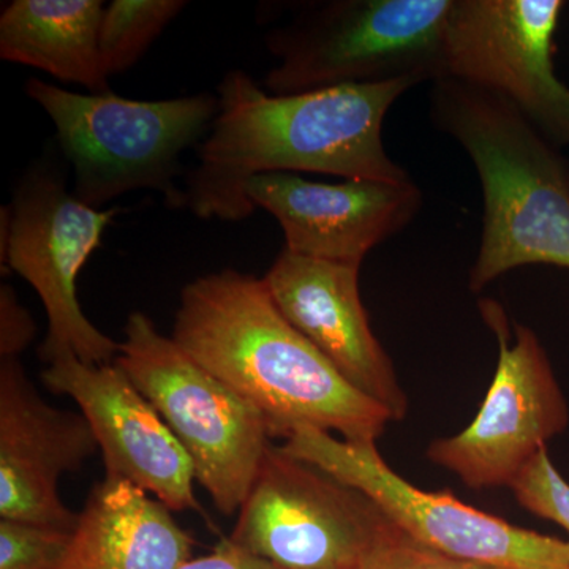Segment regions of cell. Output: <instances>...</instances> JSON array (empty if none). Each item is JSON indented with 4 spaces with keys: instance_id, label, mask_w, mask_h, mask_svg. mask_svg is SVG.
<instances>
[{
    "instance_id": "6da1fadb",
    "label": "cell",
    "mask_w": 569,
    "mask_h": 569,
    "mask_svg": "<svg viewBox=\"0 0 569 569\" xmlns=\"http://www.w3.org/2000/svg\"><path fill=\"white\" fill-rule=\"evenodd\" d=\"M410 80L350 84L274 96L244 70L217 88L219 111L187 176L183 208L200 219L242 222L254 212V176L323 173L361 181L408 182L385 149L383 122Z\"/></svg>"
},
{
    "instance_id": "7a4b0ae2",
    "label": "cell",
    "mask_w": 569,
    "mask_h": 569,
    "mask_svg": "<svg viewBox=\"0 0 569 569\" xmlns=\"http://www.w3.org/2000/svg\"><path fill=\"white\" fill-rule=\"evenodd\" d=\"M171 337L258 408L272 438L309 426L376 443L392 421L282 316L263 277L223 269L187 283Z\"/></svg>"
},
{
    "instance_id": "3957f363",
    "label": "cell",
    "mask_w": 569,
    "mask_h": 569,
    "mask_svg": "<svg viewBox=\"0 0 569 569\" xmlns=\"http://www.w3.org/2000/svg\"><path fill=\"white\" fill-rule=\"evenodd\" d=\"M430 116L466 149L485 200L471 291L527 264L569 269L568 162L503 97L456 80L433 82Z\"/></svg>"
},
{
    "instance_id": "277c9868",
    "label": "cell",
    "mask_w": 569,
    "mask_h": 569,
    "mask_svg": "<svg viewBox=\"0 0 569 569\" xmlns=\"http://www.w3.org/2000/svg\"><path fill=\"white\" fill-rule=\"evenodd\" d=\"M26 92L51 119L82 203L102 209L122 194L153 190L168 206L183 208L181 159L208 137L217 93L146 102L112 91L71 92L39 78H29Z\"/></svg>"
},
{
    "instance_id": "5b68a950",
    "label": "cell",
    "mask_w": 569,
    "mask_h": 569,
    "mask_svg": "<svg viewBox=\"0 0 569 569\" xmlns=\"http://www.w3.org/2000/svg\"><path fill=\"white\" fill-rule=\"evenodd\" d=\"M455 0H325L268 36L277 66L264 86L291 96L350 84L443 80Z\"/></svg>"
},
{
    "instance_id": "8992f818",
    "label": "cell",
    "mask_w": 569,
    "mask_h": 569,
    "mask_svg": "<svg viewBox=\"0 0 569 569\" xmlns=\"http://www.w3.org/2000/svg\"><path fill=\"white\" fill-rule=\"evenodd\" d=\"M116 365L156 408L223 516L238 515L271 447L258 408L193 361L151 318L132 312Z\"/></svg>"
},
{
    "instance_id": "52a82bcc",
    "label": "cell",
    "mask_w": 569,
    "mask_h": 569,
    "mask_svg": "<svg viewBox=\"0 0 569 569\" xmlns=\"http://www.w3.org/2000/svg\"><path fill=\"white\" fill-rule=\"evenodd\" d=\"M280 449L358 490L388 522L421 545L496 569H569V541L512 526L460 501L427 492L385 462L376 443L335 438L299 426Z\"/></svg>"
},
{
    "instance_id": "ba28073f",
    "label": "cell",
    "mask_w": 569,
    "mask_h": 569,
    "mask_svg": "<svg viewBox=\"0 0 569 569\" xmlns=\"http://www.w3.org/2000/svg\"><path fill=\"white\" fill-rule=\"evenodd\" d=\"M10 208L9 242L0 263L31 284L44 307L48 332L40 358L50 365L70 353L84 365H111L119 343L84 316L77 280L119 209L82 203L67 189L61 171L44 163L26 171Z\"/></svg>"
},
{
    "instance_id": "9c48e42d",
    "label": "cell",
    "mask_w": 569,
    "mask_h": 569,
    "mask_svg": "<svg viewBox=\"0 0 569 569\" xmlns=\"http://www.w3.org/2000/svg\"><path fill=\"white\" fill-rule=\"evenodd\" d=\"M498 342L496 376L477 418L458 436L427 448V459L475 490L509 488L546 443L568 427L569 410L537 335L509 323L503 307L479 302Z\"/></svg>"
},
{
    "instance_id": "30bf717a",
    "label": "cell",
    "mask_w": 569,
    "mask_h": 569,
    "mask_svg": "<svg viewBox=\"0 0 569 569\" xmlns=\"http://www.w3.org/2000/svg\"><path fill=\"white\" fill-rule=\"evenodd\" d=\"M385 522L361 492L271 445L228 539L277 569H362Z\"/></svg>"
},
{
    "instance_id": "8fae6325",
    "label": "cell",
    "mask_w": 569,
    "mask_h": 569,
    "mask_svg": "<svg viewBox=\"0 0 569 569\" xmlns=\"http://www.w3.org/2000/svg\"><path fill=\"white\" fill-rule=\"evenodd\" d=\"M565 7L563 0H455L445 39V78L503 97L556 148L569 144V88L553 66Z\"/></svg>"
},
{
    "instance_id": "7c38bea8",
    "label": "cell",
    "mask_w": 569,
    "mask_h": 569,
    "mask_svg": "<svg viewBox=\"0 0 569 569\" xmlns=\"http://www.w3.org/2000/svg\"><path fill=\"white\" fill-rule=\"evenodd\" d=\"M41 381L80 407L102 452L107 479L130 482L171 511L201 512L192 460L121 367L84 365L67 353L52 359Z\"/></svg>"
},
{
    "instance_id": "4fadbf2b",
    "label": "cell",
    "mask_w": 569,
    "mask_h": 569,
    "mask_svg": "<svg viewBox=\"0 0 569 569\" xmlns=\"http://www.w3.org/2000/svg\"><path fill=\"white\" fill-rule=\"evenodd\" d=\"M100 451L88 419L44 402L20 359L0 365V519L73 531L59 481Z\"/></svg>"
},
{
    "instance_id": "5bb4252c",
    "label": "cell",
    "mask_w": 569,
    "mask_h": 569,
    "mask_svg": "<svg viewBox=\"0 0 569 569\" xmlns=\"http://www.w3.org/2000/svg\"><path fill=\"white\" fill-rule=\"evenodd\" d=\"M254 208L276 217L291 253L362 264L366 254L402 231L422 206L413 181H307L298 174L254 176L247 186Z\"/></svg>"
},
{
    "instance_id": "9a60e30c",
    "label": "cell",
    "mask_w": 569,
    "mask_h": 569,
    "mask_svg": "<svg viewBox=\"0 0 569 569\" xmlns=\"http://www.w3.org/2000/svg\"><path fill=\"white\" fill-rule=\"evenodd\" d=\"M362 264L335 263L283 249L263 277L282 316L351 387L403 418L407 397L378 342L359 293Z\"/></svg>"
},
{
    "instance_id": "2e32d148",
    "label": "cell",
    "mask_w": 569,
    "mask_h": 569,
    "mask_svg": "<svg viewBox=\"0 0 569 569\" xmlns=\"http://www.w3.org/2000/svg\"><path fill=\"white\" fill-rule=\"evenodd\" d=\"M171 509L127 481L92 489L59 569H179L193 538Z\"/></svg>"
},
{
    "instance_id": "e0dca14e",
    "label": "cell",
    "mask_w": 569,
    "mask_h": 569,
    "mask_svg": "<svg viewBox=\"0 0 569 569\" xmlns=\"http://www.w3.org/2000/svg\"><path fill=\"white\" fill-rule=\"evenodd\" d=\"M103 10L102 0H13L0 14V59L111 92L100 58Z\"/></svg>"
},
{
    "instance_id": "ac0fdd59",
    "label": "cell",
    "mask_w": 569,
    "mask_h": 569,
    "mask_svg": "<svg viewBox=\"0 0 569 569\" xmlns=\"http://www.w3.org/2000/svg\"><path fill=\"white\" fill-rule=\"evenodd\" d=\"M189 3L186 0H112L100 24V58L108 77L140 61L153 41Z\"/></svg>"
},
{
    "instance_id": "d6986e66",
    "label": "cell",
    "mask_w": 569,
    "mask_h": 569,
    "mask_svg": "<svg viewBox=\"0 0 569 569\" xmlns=\"http://www.w3.org/2000/svg\"><path fill=\"white\" fill-rule=\"evenodd\" d=\"M73 531L0 519V569H59Z\"/></svg>"
},
{
    "instance_id": "ffe728a7",
    "label": "cell",
    "mask_w": 569,
    "mask_h": 569,
    "mask_svg": "<svg viewBox=\"0 0 569 569\" xmlns=\"http://www.w3.org/2000/svg\"><path fill=\"white\" fill-rule=\"evenodd\" d=\"M362 569H496L488 565L475 563L440 550L421 545L417 539L408 537L385 522L372 546L367 550Z\"/></svg>"
},
{
    "instance_id": "44dd1931",
    "label": "cell",
    "mask_w": 569,
    "mask_h": 569,
    "mask_svg": "<svg viewBox=\"0 0 569 569\" xmlns=\"http://www.w3.org/2000/svg\"><path fill=\"white\" fill-rule=\"evenodd\" d=\"M511 489L520 507L538 518L559 523L569 535V485L546 449L531 460Z\"/></svg>"
},
{
    "instance_id": "7402d4cb",
    "label": "cell",
    "mask_w": 569,
    "mask_h": 569,
    "mask_svg": "<svg viewBox=\"0 0 569 569\" xmlns=\"http://www.w3.org/2000/svg\"><path fill=\"white\" fill-rule=\"evenodd\" d=\"M37 336L31 312L21 305L10 284L0 287V356L18 359Z\"/></svg>"
},
{
    "instance_id": "603a6c76",
    "label": "cell",
    "mask_w": 569,
    "mask_h": 569,
    "mask_svg": "<svg viewBox=\"0 0 569 569\" xmlns=\"http://www.w3.org/2000/svg\"><path fill=\"white\" fill-rule=\"evenodd\" d=\"M179 569H277L274 565L246 552L230 539H223L209 556L190 559Z\"/></svg>"
},
{
    "instance_id": "cb8c5ba5",
    "label": "cell",
    "mask_w": 569,
    "mask_h": 569,
    "mask_svg": "<svg viewBox=\"0 0 569 569\" xmlns=\"http://www.w3.org/2000/svg\"><path fill=\"white\" fill-rule=\"evenodd\" d=\"M568 178H569V162H568Z\"/></svg>"
}]
</instances>
